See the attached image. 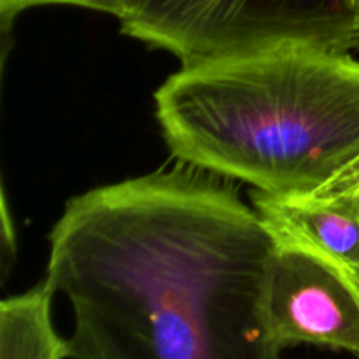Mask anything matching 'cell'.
Here are the masks:
<instances>
[{
    "mask_svg": "<svg viewBox=\"0 0 359 359\" xmlns=\"http://www.w3.org/2000/svg\"><path fill=\"white\" fill-rule=\"evenodd\" d=\"M277 346H314L359 359V280L323 252L277 242L266 300Z\"/></svg>",
    "mask_w": 359,
    "mask_h": 359,
    "instance_id": "277c9868",
    "label": "cell"
},
{
    "mask_svg": "<svg viewBox=\"0 0 359 359\" xmlns=\"http://www.w3.org/2000/svg\"><path fill=\"white\" fill-rule=\"evenodd\" d=\"M347 2H349L351 11H353L354 21H356V27H358V32H359V0H347Z\"/></svg>",
    "mask_w": 359,
    "mask_h": 359,
    "instance_id": "ba28073f",
    "label": "cell"
},
{
    "mask_svg": "<svg viewBox=\"0 0 359 359\" xmlns=\"http://www.w3.org/2000/svg\"><path fill=\"white\" fill-rule=\"evenodd\" d=\"M251 203L277 242L323 252L359 280V158L302 195L251 191Z\"/></svg>",
    "mask_w": 359,
    "mask_h": 359,
    "instance_id": "5b68a950",
    "label": "cell"
},
{
    "mask_svg": "<svg viewBox=\"0 0 359 359\" xmlns=\"http://www.w3.org/2000/svg\"><path fill=\"white\" fill-rule=\"evenodd\" d=\"M118 21L123 34L181 65L284 44L359 48L347 0H128Z\"/></svg>",
    "mask_w": 359,
    "mask_h": 359,
    "instance_id": "3957f363",
    "label": "cell"
},
{
    "mask_svg": "<svg viewBox=\"0 0 359 359\" xmlns=\"http://www.w3.org/2000/svg\"><path fill=\"white\" fill-rule=\"evenodd\" d=\"M175 160L270 195L314 191L359 158V60L284 44L182 65L154 93Z\"/></svg>",
    "mask_w": 359,
    "mask_h": 359,
    "instance_id": "7a4b0ae2",
    "label": "cell"
},
{
    "mask_svg": "<svg viewBox=\"0 0 359 359\" xmlns=\"http://www.w3.org/2000/svg\"><path fill=\"white\" fill-rule=\"evenodd\" d=\"M276 255L237 181L175 160L72 196L46 283L72 309L70 359H284L266 314Z\"/></svg>",
    "mask_w": 359,
    "mask_h": 359,
    "instance_id": "6da1fadb",
    "label": "cell"
},
{
    "mask_svg": "<svg viewBox=\"0 0 359 359\" xmlns=\"http://www.w3.org/2000/svg\"><path fill=\"white\" fill-rule=\"evenodd\" d=\"M55 291L48 283L0 304V359H70L69 340L51 318Z\"/></svg>",
    "mask_w": 359,
    "mask_h": 359,
    "instance_id": "8992f818",
    "label": "cell"
},
{
    "mask_svg": "<svg viewBox=\"0 0 359 359\" xmlns=\"http://www.w3.org/2000/svg\"><path fill=\"white\" fill-rule=\"evenodd\" d=\"M128 0H0V23H2V35L7 37L13 23L21 13L41 6H72L81 9H90L95 13L111 14L118 20L125 11Z\"/></svg>",
    "mask_w": 359,
    "mask_h": 359,
    "instance_id": "52a82bcc",
    "label": "cell"
}]
</instances>
